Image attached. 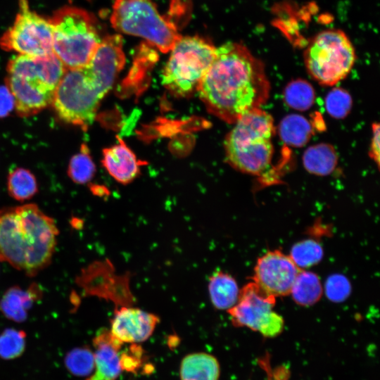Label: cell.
<instances>
[{
  "mask_svg": "<svg viewBox=\"0 0 380 380\" xmlns=\"http://www.w3.org/2000/svg\"><path fill=\"white\" fill-rule=\"evenodd\" d=\"M372 136L370 142L369 157L379 166V124L373 123L372 126Z\"/></svg>",
  "mask_w": 380,
  "mask_h": 380,
  "instance_id": "cell-32",
  "label": "cell"
},
{
  "mask_svg": "<svg viewBox=\"0 0 380 380\" xmlns=\"http://www.w3.org/2000/svg\"><path fill=\"white\" fill-rule=\"evenodd\" d=\"M275 302V297L252 281L240 290L236 303L227 311L234 326L246 327L265 337L273 338L284 327L283 317L273 310Z\"/></svg>",
  "mask_w": 380,
  "mask_h": 380,
  "instance_id": "cell-10",
  "label": "cell"
},
{
  "mask_svg": "<svg viewBox=\"0 0 380 380\" xmlns=\"http://www.w3.org/2000/svg\"><path fill=\"white\" fill-rule=\"evenodd\" d=\"M300 270L290 255L270 251L258 259L252 279L265 293L276 298L290 293Z\"/></svg>",
  "mask_w": 380,
  "mask_h": 380,
  "instance_id": "cell-11",
  "label": "cell"
},
{
  "mask_svg": "<svg viewBox=\"0 0 380 380\" xmlns=\"http://www.w3.org/2000/svg\"><path fill=\"white\" fill-rule=\"evenodd\" d=\"M322 291V286L317 274L300 270L290 293L297 304L308 306L317 303L321 298Z\"/></svg>",
  "mask_w": 380,
  "mask_h": 380,
  "instance_id": "cell-21",
  "label": "cell"
},
{
  "mask_svg": "<svg viewBox=\"0 0 380 380\" xmlns=\"http://www.w3.org/2000/svg\"><path fill=\"white\" fill-rule=\"evenodd\" d=\"M355 49L341 30L317 34L304 53L308 74L319 84L333 86L347 77L355 62Z\"/></svg>",
  "mask_w": 380,
  "mask_h": 380,
  "instance_id": "cell-8",
  "label": "cell"
},
{
  "mask_svg": "<svg viewBox=\"0 0 380 380\" xmlns=\"http://www.w3.org/2000/svg\"><path fill=\"white\" fill-rule=\"evenodd\" d=\"M220 375L217 359L205 352L187 354L180 362V380H219Z\"/></svg>",
  "mask_w": 380,
  "mask_h": 380,
  "instance_id": "cell-18",
  "label": "cell"
},
{
  "mask_svg": "<svg viewBox=\"0 0 380 380\" xmlns=\"http://www.w3.org/2000/svg\"><path fill=\"white\" fill-rule=\"evenodd\" d=\"M94 369L85 380H117L123 371L122 342L110 330L103 329L94 338Z\"/></svg>",
  "mask_w": 380,
  "mask_h": 380,
  "instance_id": "cell-14",
  "label": "cell"
},
{
  "mask_svg": "<svg viewBox=\"0 0 380 380\" xmlns=\"http://www.w3.org/2000/svg\"><path fill=\"white\" fill-rule=\"evenodd\" d=\"M58 229L35 204L0 210V260L34 277L50 263Z\"/></svg>",
  "mask_w": 380,
  "mask_h": 380,
  "instance_id": "cell-2",
  "label": "cell"
},
{
  "mask_svg": "<svg viewBox=\"0 0 380 380\" xmlns=\"http://www.w3.org/2000/svg\"><path fill=\"white\" fill-rule=\"evenodd\" d=\"M325 104L327 110L332 117L343 118L350 110L352 99L344 89L336 88L327 94Z\"/></svg>",
  "mask_w": 380,
  "mask_h": 380,
  "instance_id": "cell-29",
  "label": "cell"
},
{
  "mask_svg": "<svg viewBox=\"0 0 380 380\" xmlns=\"http://www.w3.org/2000/svg\"><path fill=\"white\" fill-rule=\"evenodd\" d=\"M95 170V165L89 154L88 147L82 144L80 152L71 158L68 174L75 183L84 184L91 179Z\"/></svg>",
  "mask_w": 380,
  "mask_h": 380,
  "instance_id": "cell-26",
  "label": "cell"
},
{
  "mask_svg": "<svg viewBox=\"0 0 380 380\" xmlns=\"http://www.w3.org/2000/svg\"><path fill=\"white\" fill-rule=\"evenodd\" d=\"M42 296L38 284L32 283L27 289L14 286L7 289L0 300V310L8 319L15 322L26 320L34 301Z\"/></svg>",
  "mask_w": 380,
  "mask_h": 380,
  "instance_id": "cell-17",
  "label": "cell"
},
{
  "mask_svg": "<svg viewBox=\"0 0 380 380\" xmlns=\"http://www.w3.org/2000/svg\"><path fill=\"white\" fill-rule=\"evenodd\" d=\"M7 186L10 196L20 201L31 198L38 190L35 177L24 168H16L9 174Z\"/></svg>",
  "mask_w": 380,
  "mask_h": 380,
  "instance_id": "cell-23",
  "label": "cell"
},
{
  "mask_svg": "<svg viewBox=\"0 0 380 380\" xmlns=\"http://www.w3.org/2000/svg\"><path fill=\"white\" fill-rule=\"evenodd\" d=\"M284 101L294 109L305 110L311 107L315 100L312 85L301 79L291 81L284 89Z\"/></svg>",
  "mask_w": 380,
  "mask_h": 380,
  "instance_id": "cell-24",
  "label": "cell"
},
{
  "mask_svg": "<svg viewBox=\"0 0 380 380\" xmlns=\"http://www.w3.org/2000/svg\"><path fill=\"white\" fill-rule=\"evenodd\" d=\"M290 257L300 269L318 263L323 256L321 245L312 239H306L296 243L291 250Z\"/></svg>",
  "mask_w": 380,
  "mask_h": 380,
  "instance_id": "cell-27",
  "label": "cell"
},
{
  "mask_svg": "<svg viewBox=\"0 0 380 380\" xmlns=\"http://www.w3.org/2000/svg\"><path fill=\"white\" fill-rule=\"evenodd\" d=\"M15 108L14 98L5 86H0V118L6 117Z\"/></svg>",
  "mask_w": 380,
  "mask_h": 380,
  "instance_id": "cell-31",
  "label": "cell"
},
{
  "mask_svg": "<svg viewBox=\"0 0 380 380\" xmlns=\"http://www.w3.org/2000/svg\"><path fill=\"white\" fill-rule=\"evenodd\" d=\"M215 52L216 47L200 37L182 36L170 50L162 72V84L176 96H187L197 90Z\"/></svg>",
  "mask_w": 380,
  "mask_h": 380,
  "instance_id": "cell-7",
  "label": "cell"
},
{
  "mask_svg": "<svg viewBox=\"0 0 380 380\" xmlns=\"http://www.w3.org/2000/svg\"><path fill=\"white\" fill-rule=\"evenodd\" d=\"M234 124L224 144L228 163L243 173L262 174L270 166L273 156V118L258 108L247 112Z\"/></svg>",
  "mask_w": 380,
  "mask_h": 380,
  "instance_id": "cell-3",
  "label": "cell"
},
{
  "mask_svg": "<svg viewBox=\"0 0 380 380\" xmlns=\"http://www.w3.org/2000/svg\"><path fill=\"white\" fill-rule=\"evenodd\" d=\"M108 91L84 68L66 69L53 92L51 103L63 122L87 129Z\"/></svg>",
  "mask_w": 380,
  "mask_h": 380,
  "instance_id": "cell-5",
  "label": "cell"
},
{
  "mask_svg": "<svg viewBox=\"0 0 380 380\" xmlns=\"http://www.w3.org/2000/svg\"><path fill=\"white\" fill-rule=\"evenodd\" d=\"M160 322L158 317L139 308L122 307L115 312L110 331L123 343L146 341Z\"/></svg>",
  "mask_w": 380,
  "mask_h": 380,
  "instance_id": "cell-13",
  "label": "cell"
},
{
  "mask_svg": "<svg viewBox=\"0 0 380 380\" xmlns=\"http://www.w3.org/2000/svg\"><path fill=\"white\" fill-rule=\"evenodd\" d=\"M102 163L118 182L128 184L139 174L140 162L132 150L119 139V142L103 151Z\"/></svg>",
  "mask_w": 380,
  "mask_h": 380,
  "instance_id": "cell-16",
  "label": "cell"
},
{
  "mask_svg": "<svg viewBox=\"0 0 380 380\" xmlns=\"http://www.w3.org/2000/svg\"><path fill=\"white\" fill-rule=\"evenodd\" d=\"M350 291V285L343 276H333L327 280L326 292L328 297L334 300L339 301L344 299Z\"/></svg>",
  "mask_w": 380,
  "mask_h": 380,
  "instance_id": "cell-30",
  "label": "cell"
},
{
  "mask_svg": "<svg viewBox=\"0 0 380 380\" xmlns=\"http://www.w3.org/2000/svg\"><path fill=\"white\" fill-rule=\"evenodd\" d=\"M110 21L117 32L144 38L163 53L170 51L182 37L148 0H115Z\"/></svg>",
  "mask_w": 380,
  "mask_h": 380,
  "instance_id": "cell-6",
  "label": "cell"
},
{
  "mask_svg": "<svg viewBox=\"0 0 380 380\" xmlns=\"http://www.w3.org/2000/svg\"><path fill=\"white\" fill-rule=\"evenodd\" d=\"M208 291L215 308L228 310L236 303L240 290L231 275L217 272L210 277Z\"/></svg>",
  "mask_w": 380,
  "mask_h": 380,
  "instance_id": "cell-19",
  "label": "cell"
},
{
  "mask_svg": "<svg viewBox=\"0 0 380 380\" xmlns=\"http://www.w3.org/2000/svg\"><path fill=\"white\" fill-rule=\"evenodd\" d=\"M197 91L210 113L232 124L267 102L270 83L264 63L246 46L229 42L216 48Z\"/></svg>",
  "mask_w": 380,
  "mask_h": 380,
  "instance_id": "cell-1",
  "label": "cell"
},
{
  "mask_svg": "<svg viewBox=\"0 0 380 380\" xmlns=\"http://www.w3.org/2000/svg\"><path fill=\"white\" fill-rule=\"evenodd\" d=\"M8 75L18 77L39 89L53 94L66 68L53 53L42 56L20 55L11 58Z\"/></svg>",
  "mask_w": 380,
  "mask_h": 380,
  "instance_id": "cell-12",
  "label": "cell"
},
{
  "mask_svg": "<svg viewBox=\"0 0 380 380\" xmlns=\"http://www.w3.org/2000/svg\"><path fill=\"white\" fill-rule=\"evenodd\" d=\"M312 134L309 122L299 115H290L283 119L279 125L281 139L290 146L299 147L305 145Z\"/></svg>",
  "mask_w": 380,
  "mask_h": 380,
  "instance_id": "cell-22",
  "label": "cell"
},
{
  "mask_svg": "<svg viewBox=\"0 0 380 380\" xmlns=\"http://www.w3.org/2000/svg\"><path fill=\"white\" fill-rule=\"evenodd\" d=\"M49 19L53 28V53L66 69L85 66L103 39L95 18L83 8L65 6Z\"/></svg>",
  "mask_w": 380,
  "mask_h": 380,
  "instance_id": "cell-4",
  "label": "cell"
},
{
  "mask_svg": "<svg viewBox=\"0 0 380 380\" xmlns=\"http://www.w3.org/2000/svg\"><path fill=\"white\" fill-rule=\"evenodd\" d=\"M303 162L308 172L317 175H327L335 168L337 156L333 146L319 144L309 147L305 151Z\"/></svg>",
  "mask_w": 380,
  "mask_h": 380,
  "instance_id": "cell-20",
  "label": "cell"
},
{
  "mask_svg": "<svg viewBox=\"0 0 380 380\" xmlns=\"http://www.w3.org/2000/svg\"><path fill=\"white\" fill-rule=\"evenodd\" d=\"M26 333L22 330L6 329L0 334V357L13 360L20 357L25 349Z\"/></svg>",
  "mask_w": 380,
  "mask_h": 380,
  "instance_id": "cell-28",
  "label": "cell"
},
{
  "mask_svg": "<svg viewBox=\"0 0 380 380\" xmlns=\"http://www.w3.org/2000/svg\"><path fill=\"white\" fill-rule=\"evenodd\" d=\"M53 28L49 18L30 9L27 0H20L13 25L0 37V46L20 55L42 56L53 53Z\"/></svg>",
  "mask_w": 380,
  "mask_h": 380,
  "instance_id": "cell-9",
  "label": "cell"
},
{
  "mask_svg": "<svg viewBox=\"0 0 380 380\" xmlns=\"http://www.w3.org/2000/svg\"><path fill=\"white\" fill-rule=\"evenodd\" d=\"M5 82L20 117L37 114L51 103L53 94L44 91L18 77L7 75Z\"/></svg>",
  "mask_w": 380,
  "mask_h": 380,
  "instance_id": "cell-15",
  "label": "cell"
},
{
  "mask_svg": "<svg viewBox=\"0 0 380 380\" xmlns=\"http://www.w3.org/2000/svg\"><path fill=\"white\" fill-rule=\"evenodd\" d=\"M67 369L76 376H89L94 369V351L89 346L75 348L65 355Z\"/></svg>",
  "mask_w": 380,
  "mask_h": 380,
  "instance_id": "cell-25",
  "label": "cell"
}]
</instances>
